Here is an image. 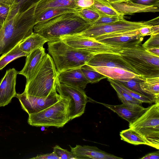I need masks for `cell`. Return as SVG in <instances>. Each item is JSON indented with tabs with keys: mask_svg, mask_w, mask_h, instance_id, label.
Instances as JSON below:
<instances>
[{
	"mask_svg": "<svg viewBox=\"0 0 159 159\" xmlns=\"http://www.w3.org/2000/svg\"><path fill=\"white\" fill-rule=\"evenodd\" d=\"M90 26L77 12H70L36 23L33 32L48 42H53L60 40L64 36L81 33Z\"/></svg>",
	"mask_w": 159,
	"mask_h": 159,
	"instance_id": "obj_1",
	"label": "cell"
},
{
	"mask_svg": "<svg viewBox=\"0 0 159 159\" xmlns=\"http://www.w3.org/2000/svg\"><path fill=\"white\" fill-rule=\"evenodd\" d=\"M61 95L60 99L52 105L39 112L29 114L28 124L36 127H63L71 120L73 107L71 98Z\"/></svg>",
	"mask_w": 159,
	"mask_h": 159,
	"instance_id": "obj_2",
	"label": "cell"
},
{
	"mask_svg": "<svg viewBox=\"0 0 159 159\" xmlns=\"http://www.w3.org/2000/svg\"><path fill=\"white\" fill-rule=\"evenodd\" d=\"M48 44L49 53L52 57L58 74L80 68L95 55L73 48L61 40L48 42Z\"/></svg>",
	"mask_w": 159,
	"mask_h": 159,
	"instance_id": "obj_3",
	"label": "cell"
},
{
	"mask_svg": "<svg viewBox=\"0 0 159 159\" xmlns=\"http://www.w3.org/2000/svg\"><path fill=\"white\" fill-rule=\"evenodd\" d=\"M58 77L53 60L47 54L32 77L26 83L24 92L37 97H47L56 87Z\"/></svg>",
	"mask_w": 159,
	"mask_h": 159,
	"instance_id": "obj_4",
	"label": "cell"
},
{
	"mask_svg": "<svg viewBox=\"0 0 159 159\" xmlns=\"http://www.w3.org/2000/svg\"><path fill=\"white\" fill-rule=\"evenodd\" d=\"M119 53L142 77H159V56L152 54L142 46L121 49Z\"/></svg>",
	"mask_w": 159,
	"mask_h": 159,
	"instance_id": "obj_5",
	"label": "cell"
},
{
	"mask_svg": "<svg viewBox=\"0 0 159 159\" xmlns=\"http://www.w3.org/2000/svg\"><path fill=\"white\" fill-rule=\"evenodd\" d=\"M34 26L21 18L5 21L0 30V55L6 53L30 35Z\"/></svg>",
	"mask_w": 159,
	"mask_h": 159,
	"instance_id": "obj_6",
	"label": "cell"
},
{
	"mask_svg": "<svg viewBox=\"0 0 159 159\" xmlns=\"http://www.w3.org/2000/svg\"><path fill=\"white\" fill-rule=\"evenodd\" d=\"M129 128L139 134L150 144L159 149V102L147 108L140 116L131 123Z\"/></svg>",
	"mask_w": 159,
	"mask_h": 159,
	"instance_id": "obj_7",
	"label": "cell"
},
{
	"mask_svg": "<svg viewBox=\"0 0 159 159\" xmlns=\"http://www.w3.org/2000/svg\"><path fill=\"white\" fill-rule=\"evenodd\" d=\"M149 26H151L149 21L132 22L123 18L108 24L91 26L83 32L75 34L93 39L104 34L139 30L142 27Z\"/></svg>",
	"mask_w": 159,
	"mask_h": 159,
	"instance_id": "obj_8",
	"label": "cell"
},
{
	"mask_svg": "<svg viewBox=\"0 0 159 159\" xmlns=\"http://www.w3.org/2000/svg\"><path fill=\"white\" fill-rule=\"evenodd\" d=\"M60 40L75 49L94 54L102 53H119L121 49L108 45L92 39L75 34L64 36Z\"/></svg>",
	"mask_w": 159,
	"mask_h": 159,
	"instance_id": "obj_9",
	"label": "cell"
},
{
	"mask_svg": "<svg viewBox=\"0 0 159 159\" xmlns=\"http://www.w3.org/2000/svg\"><path fill=\"white\" fill-rule=\"evenodd\" d=\"M22 108L29 115L39 112L60 100L61 96L58 93L55 87L50 94L45 97H39L26 94L24 92L17 93Z\"/></svg>",
	"mask_w": 159,
	"mask_h": 159,
	"instance_id": "obj_10",
	"label": "cell"
},
{
	"mask_svg": "<svg viewBox=\"0 0 159 159\" xmlns=\"http://www.w3.org/2000/svg\"><path fill=\"white\" fill-rule=\"evenodd\" d=\"M139 30L104 34L93 39L121 49L132 47L140 45L144 37L141 35Z\"/></svg>",
	"mask_w": 159,
	"mask_h": 159,
	"instance_id": "obj_11",
	"label": "cell"
},
{
	"mask_svg": "<svg viewBox=\"0 0 159 159\" xmlns=\"http://www.w3.org/2000/svg\"><path fill=\"white\" fill-rule=\"evenodd\" d=\"M56 89L62 95L69 96L72 100L73 110L71 120L81 116L84 113L88 97L84 90L80 88L61 83L57 79Z\"/></svg>",
	"mask_w": 159,
	"mask_h": 159,
	"instance_id": "obj_12",
	"label": "cell"
},
{
	"mask_svg": "<svg viewBox=\"0 0 159 159\" xmlns=\"http://www.w3.org/2000/svg\"><path fill=\"white\" fill-rule=\"evenodd\" d=\"M86 64L92 67L105 66L121 68L138 74L119 53H102L95 54Z\"/></svg>",
	"mask_w": 159,
	"mask_h": 159,
	"instance_id": "obj_13",
	"label": "cell"
},
{
	"mask_svg": "<svg viewBox=\"0 0 159 159\" xmlns=\"http://www.w3.org/2000/svg\"><path fill=\"white\" fill-rule=\"evenodd\" d=\"M18 72L14 68L7 70L0 83V107H4L16 97V79Z\"/></svg>",
	"mask_w": 159,
	"mask_h": 159,
	"instance_id": "obj_14",
	"label": "cell"
},
{
	"mask_svg": "<svg viewBox=\"0 0 159 159\" xmlns=\"http://www.w3.org/2000/svg\"><path fill=\"white\" fill-rule=\"evenodd\" d=\"M71 151L78 159H122L102 151L95 146L76 145L75 147L70 145Z\"/></svg>",
	"mask_w": 159,
	"mask_h": 159,
	"instance_id": "obj_15",
	"label": "cell"
},
{
	"mask_svg": "<svg viewBox=\"0 0 159 159\" xmlns=\"http://www.w3.org/2000/svg\"><path fill=\"white\" fill-rule=\"evenodd\" d=\"M47 53L43 47L38 48L30 53L27 56L24 66L18 74L24 75L26 82L31 79L37 70Z\"/></svg>",
	"mask_w": 159,
	"mask_h": 159,
	"instance_id": "obj_16",
	"label": "cell"
},
{
	"mask_svg": "<svg viewBox=\"0 0 159 159\" xmlns=\"http://www.w3.org/2000/svg\"><path fill=\"white\" fill-rule=\"evenodd\" d=\"M61 83L80 88L84 90L89 83L80 68L71 69L58 74Z\"/></svg>",
	"mask_w": 159,
	"mask_h": 159,
	"instance_id": "obj_17",
	"label": "cell"
},
{
	"mask_svg": "<svg viewBox=\"0 0 159 159\" xmlns=\"http://www.w3.org/2000/svg\"><path fill=\"white\" fill-rule=\"evenodd\" d=\"M109 3L116 11L123 15L138 12H155L159 11V7H157L144 6L129 1Z\"/></svg>",
	"mask_w": 159,
	"mask_h": 159,
	"instance_id": "obj_18",
	"label": "cell"
},
{
	"mask_svg": "<svg viewBox=\"0 0 159 159\" xmlns=\"http://www.w3.org/2000/svg\"><path fill=\"white\" fill-rule=\"evenodd\" d=\"M96 71L107 78L118 81H125L140 75L124 69L105 66L92 67Z\"/></svg>",
	"mask_w": 159,
	"mask_h": 159,
	"instance_id": "obj_19",
	"label": "cell"
},
{
	"mask_svg": "<svg viewBox=\"0 0 159 159\" xmlns=\"http://www.w3.org/2000/svg\"><path fill=\"white\" fill-rule=\"evenodd\" d=\"M116 113L119 116L128 121L132 123L146 111L147 108L143 110L135 109L129 107L123 104L119 105H111L99 102Z\"/></svg>",
	"mask_w": 159,
	"mask_h": 159,
	"instance_id": "obj_20",
	"label": "cell"
},
{
	"mask_svg": "<svg viewBox=\"0 0 159 159\" xmlns=\"http://www.w3.org/2000/svg\"><path fill=\"white\" fill-rule=\"evenodd\" d=\"M77 0H40L37 4L35 10V16L43 11L50 8L64 7L78 10L76 5Z\"/></svg>",
	"mask_w": 159,
	"mask_h": 159,
	"instance_id": "obj_21",
	"label": "cell"
},
{
	"mask_svg": "<svg viewBox=\"0 0 159 159\" xmlns=\"http://www.w3.org/2000/svg\"><path fill=\"white\" fill-rule=\"evenodd\" d=\"M48 41L39 34L33 32L20 43V49L29 54L36 49L43 47L44 44Z\"/></svg>",
	"mask_w": 159,
	"mask_h": 159,
	"instance_id": "obj_22",
	"label": "cell"
},
{
	"mask_svg": "<svg viewBox=\"0 0 159 159\" xmlns=\"http://www.w3.org/2000/svg\"><path fill=\"white\" fill-rule=\"evenodd\" d=\"M111 87L116 91L118 97L123 104L131 108L143 110L145 108L142 106L143 102L134 98L116 85L111 79L108 78Z\"/></svg>",
	"mask_w": 159,
	"mask_h": 159,
	"instance_id": "obj_23",
	"label": "cell"
},
{
	"mask_svg": "<svg viewBox=\"0 0 159 159\" xmlns=\"http://www.w3.org/2000/svg\"><path fill=\"white\" fill-rule=\"evenodd\" d=\"M140 84L143 91L159 102V77L144 78Z\"/></svg>",
	"mask_w": 159,
	"mask_h": 159,
	"instance_id": "obj_24",
	"label": "cell"
},
{
	"mask_svg": "<svg viewBox=\"0 0 159 159\" xmlns=\"http://www.w3.org/2000/svg\"><path fill=\"white\" fill-rule=\"evenodd\" d=\"M121 140L134 145L144 144L150 146V144L141 135L129 128L120 132Z\"/></svg>",
	"mask_w": 159,
	"mask_h": 159,
	"instance_id": "obj_25",
	"label": "cell"
},
{
	"mask_svg": "<svg viewBox=\"0 0 159 159\" xmlns=\"http://www.w3.org/2000/svg\"><path fill=\"white\" fill-rule=\"evenodd\" d=\"M78 10L71 8L52 7L47 9L35 16L36 24L64 13L77 12Z\"/></svg>",
	"mask_w": 159,
	"mask_h": 159,
	"instance_id": "obj_26",
	"label": "cell"
},
{
	"mask_svg": "<svg viewBox=\"0 0 159 159\" xmlns=\"http://www.w3.org/2000/svg\"><path fill=\"white\" fill-rule=\"evenodd\" d=\"M100 15L124 16L116 11L110 4L104 0H94V3L90 7Z\"/></svg>",
	"mask_w": 159,
	"mask_h": 159,
	"instance_id": "obj_27",
	"label": "cell"
},
{
	"mask_svg": "<svg viewBox=\"0 0 159 159\" xmlns=\"http://www.w3.org/2000/svg\"><path fill=\"white\" fill-rule=\"evenodd\" d=\"M18 44L7 52L2 54L0 57V70L13 60L22 57H26L29 55L21 50Z\"/></svg>",
	"mask_w": 159,
	"mask_h": 159,
	"instance_id": "obj_28",
	"label": "cell"
},
{
	"mask_svg": "<svg viewBox=\"0 0 159 159\" xmlns=\"http://www.w3.org/2000/svg\"><path fill=\"white\" fill-rule=\"evenodd\" d=\"M80 69L89 83H96L103 79L107 78L96 71L92 66L86 64L82 66Z\"/></svg>",
	"mask_w": 159,
	"mask_h": 159,
	"instance_id": "obj_29",
	"label": "cell"
},
{
	"mask_svg": "<svg viewBox=\"0 0 159 159\" xmlns=\"http://www.w3.org/2000/svg\"><path fill=\"white\" fill-rule=\"evenodd\" d=\"M113 80L114 82L122 90L134 98L142 102L143 103L152 104L156 102L155 100L153 97L141 94L128 89L118 81Z\"/></svg>",
	"mask_w": 159,
	"mask_h": 159,
	"instance_id": "obj_30",
	"label": "cell"
},
{
	"mask_svg": "<svg viewBox=\"0 0 159 159\" xmlns=\"http://www.w3.org/2000/svg\"><path fill=\"white\" fill-rule=\"evenodd\" d=\"M143 79L144 78L141 76L137 75L132 79L126 80L117 81L133 91L144 95L152 97L143 91L141 88L140 84Z\"/></svg>",
	"mask_w": 159,
	"mask_h": 159,
	"instance_id": "obj_31",
	"label": "cell"
},
{
	"mask_svg": "<svg viewBox=\"0 0 159 159\" xmlns=\"http://www.w3.org/2000/svg\"><path fill=\"white\" fill-rule=\"evenodd\" d=\"M77 13L91 26H92L100 17L99 14L90 7L80 8L78 10Z\"/></svg>",
	"mask_w": 159,
	"mask_h": 159,
	"instance_id": "obj_32",
	"label": "cell"
},
{
	"mask_svg": "<svg viewBox=\"0 0 159 159\" xmlns=\"http://www.w3.org/2000/svg\"><path fill=\"white\" fill-rule=\"evenodd\" d=\"M53 152L61 159H78L77 157L71 151L64 149L58 145L53 148Z\"/></svg>",
	"mask_w": 159,
	"mask_h": 159,
	"instance_id": "obj_33",
	"label": "cell"
},
{
	"mask_svg": "<svg viewBox=\"0 0 159 159\" xmlns=\"http://www.w3.org/2000/svg\"><path fill=\"white\" fill-rule=\"evenodd\" d=\"M123 17L124 16H100L98 20L92 26L101 25L112 23L124 18Z\"/></svg>",
	"mask_w": 159,
	"mask_h": 159,
	"instance_id": "obj_34",
	"label": "cell"
},
{
	"mask_svg": "<svg viewBox=\"0 0 159 159\" xmlns=\"http://www.w3.org/2000/svg\"><path fill=\"white\" fill-rule=\"evenodd\" d=\"M142 46L145 48H159V33L151 35L150 37L142 45Z\"/></svg>",
	"mask_w": 159,
	"mask_h": 159,
	"instance_id": "obj_35",
	"label": "cell"
},
{
	"mask_svg": "<svg viewBox=\"0 0 159 159\" xmlns=\"http://www.w3.org/2000/svg\"><path fill=\"white\" fill-rule=\"evenodd\" d=\"M139 32L141 35L146 36L159 33V25L146 26L140 28Z\"/></svg>",
	"mask_w": 159,
	"mask_h": 159,
	"instance_id": "obj_36",
	"label": "cell"
},
{
	"mask_svg": "<svg viewBox=\"0 0 159 159\" xmlns=\"http://www.w3.org/2000/svg\"><path fill=\"white\" fill-rule=\"evenodd\" d=\"M10 5L0 2V25H2L8 14Z\"/></svg>",
	"mask_w": 159,
	"mask_h": 159,
	"instance_id": "obj_37",
	"label": "cell"
},
{
	"mask_svg": "<svg viewBox=\"0 0 159 159\" xmlns=\"http://www.w3.org/2000/svg\"><path fill=\"white\" fill-rule=\"evenodd\" d=\"M128 1L144 6L159 7V0H128Z\"/></svg>",
	"mask_w": 159,
	"mask_h": 159,
	"instance_id": "obj_38",
	"label": "cell"
},
{
	"mask_svg": "<svg viewBox=\"0 0 159 159\" xmlns=\"http://www.w3.org/2000/svg\"><path fill=\"white\" fill-rule=\"evenodd\" d=\"M34 159H60L54 152L47 154H38L36 157L31 158Z\"/></svg>",
	"mask_w": 159,
	"mask_h": 159,
	"instance_id": "obj_39",
	"label": "cell"
},
{
	"mask_svg": "<svg viewBox=\"0 0 159 159\" xmlns=\"http://www.w3.org/2000/svg\"><path fill=\"white\" fill-rule=\"evenodd\" d=\"M94 3V0H77L76 5L79 8L90 7Z\"/></svg>",
	"mask_w": 159,
	"mask_h": 159,
	"instance_id": "obj_40",
	"label": "cell"
},
{
	"mask_svg": "<svg viewBox=\"0 0 159 159\" xmlns=\"http://www.w3.org/2000/svg\"><path fill=\"white\" fill-rule=\"evenodd\" d=\"M140 159H159V151L151 152L146 155Z\"/></svg>",
	"mask_w": 159,
	"mask_h": 159,
	"instance_id": "obj_41",
	"label": "cell"
},
{
	"mask_svg": "<svg viewBox=\"0 0 159 159\" xmlns=\"http://www.w3.org/2000/svg\"><path fill=\"white\" fill-rule=\"evenodd\" d=\"M145 49L152 54L159 56V48H150Z\"/></svg>",
	"mask_w": 159,
	"mask_h": 159,
	"instance_id": "obj_42",
	"label": "cell"
},
{
	"mask_svg": "<svg viewBox=\"0 0 159 159\" xmlns=\"http://www.w3.org/2000/svg\"><path fill=\"white\" fill-rule=\"evenodd\" d=\"M109 3H117L128 1V0H106Z\"/></svg>",
	"mask_w": 159,
	"mask_h": 159,
	"instance_id": "obj_43",
	"label": "cell"
},
{
	"mask_svg": "<svg viewBox=\"0 0 159 159\" xmlns=\"http://www.w3.org/2000/svg\"><path fill=\"white\" fill-rule=\"evenodd\" d=\"M15 0H0V2L4 3L11 5Z\"/></svg>",
	"mask_w": 159,
	"mask_h": 159,
	"instance_id": "obj_44",
	"label": "cell"
},
{
	"mask_svg": "<svg viewBox=\"0 0 159 159\" xmlns=\"http://www.w3.org/2000/svg\"><path fill=\"white\" fill-rule=\"evenodd\" d=\"M2 25H0V30L2 28Z\"/></svg>",
	"mask_w": 159,
	"mask_h": 159,
	"instance_id": "obj_45",
	"label": "cell"
},
{
	"mask_svg": "<svg viewBox=\"0 0 159 159\" xmlns=\"http://www.w3.org/2000/svg\"><path fill=\"white\" fill-rule=\"evenodd\" d=\"M105 0V1H106V0Z\"/></svg>",
	"mask_w": 159,
	"mask_h": 159,
	"instance_id": "obj_46",
	"label": "cell"
}]
</instances>
